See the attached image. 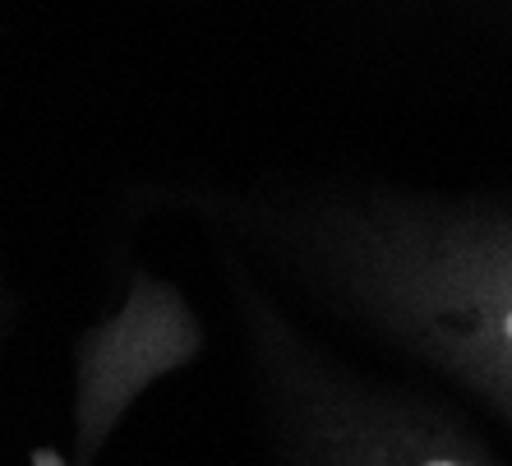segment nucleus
<instances>
[{"instance_id":"1","label":"nucleus","mask_w":512,"mask_h":466,"mask_svg":"<svg viewBox=\"0 0 512 466\" xmlns=\"http://www.w3.org/2000/svg\"><path fill=\"white\" fill-rule=\"evenodd\" d=\"M429 466H457V462H429Z\"/></svg>"},{"instance_id":"2","label":"nucleus","mask_w":512,"mask_h":466,"mask_svg":"<svg viewBox=\"0 0 512 466\" xmlns=\"http://www.w3.org/2000/svg\"><path fill=\"white\" fill-rule=\"evenodd\" d=\"M508 337H512V314H508Z\"/></svg>"}]
</instances>
